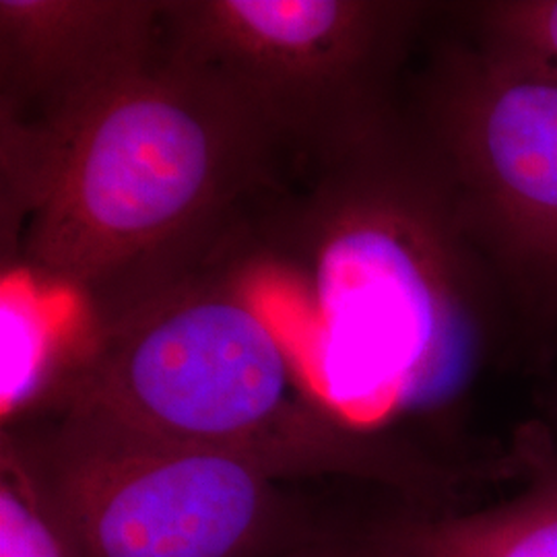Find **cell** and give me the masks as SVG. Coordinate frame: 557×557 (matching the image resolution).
Instances as JSON below:
<instances>
[{"mask_svg": "<svg viewBox=\"0 0 557 557\" xmlns=\"http://www.w3.org/2000/svg\"><path fill=\"white\" fill-rule=\"evenodd\" d=\"M73 557H275L341 524L287 481L195 446L62 413L4 428Z\"/></svg>", "mask_w": 557, "mask_h": 557, "instance_id": "277c9868", "label": "cell"}, {"mask_svg": "<svg viewBox=\"0 0 557 557\" xmlns=\"http://www.w3.org/2000/svg\"><path fill=\"white\" fill-rule=\"evenodd\" d=\"M161 54V0H0V124L52 137Z\"/></svg>", "mask_w": 557, "mask_h": 557, "instance_id": "8992f818", "label": "cell"}, {"mask_svg": "<svg viewBox=\"0 0 557 557\" xmlns=\"http://www.w3.org/2000/svg\"><path fill=\"white\" fill-rule=\"evenodd\" d=\"M275 557H405L384 535L382 522L368 527H345L322 537L304 541Z\"/></svg>", "mask_w": 557, "mask_h": 557, "instance_id": "8fae6325", "label": "cell"}, {"mask_svg": "<svg viewBox=\"0 0 557 557\" xmlns=\"http://www.w3.org/2000/svg\"><path fill=\"white\" fill-rule=\"evenodd\" d=\"M0 557H73L9 440L0 444Z\"/></svg>", "mask_w": 557, "mask_h": 557, "instance_id": "9c48e42d", "label": "cell"}, {"mask_svg": "<svg viewBox=\"0 0 557 557\" xmlns=\"http://www.w3.org/2000/svg\"><path fill=\"white\" fill-rule=\"evenodd\" d=\"M411 13L366 0H168L161 46L244 103L283 158L319 172L379 147Z\"/></svg>", "mask_w": 557, "mask_h": 557, "instance_id": "5b68a950", "label": "cell"}, {"mask_svg": "<svg viewBox=\"0 0 557 557\" xmlns=\"http://www.w3.org/2000/svg\"><path fill=\"white\" fill-rule=\"evenodd\" d=\"M57 409L242 458L283 481L349 478L434 506L438 479L359 436L308 391L259 296L211 252L101 317ZM44 419V418H41Z\"/></svg>", "mask_w": 557, "mask_h": 557, "instance_id": "3957f363", "label": "cell"}, {"mask_svg": "<svg viewBox=\"0 0 557 557\" xmlns=\"http://www.w3.org/2000/svg\"><path fill=\"white\" fill-rule=\"evenodd\" d=\"M0 158L23 230L11 267L79 296L98 320L205 259L278 190L283 156L244 103L161 46L57 135L2 126Z\"/></svg>", "mask_w": 557, "mask_h": 557, "instance_id": "7a4b0ae2", "label": "cell"}, {"mask_svg": "<svg viewBox=\"0 0 557 557\" xmlns=\"http://www.w3.org/2000/svg\"><path fill=\"white\" fill-rule=\"evenodd\" d=\"M405 557H557V473L473 512L416 510L382 522Z\"/></svg>", "mask_w": 557, "mask_h": 557, "instance_id": "ba28073f", "label": "cell"}, {"mask_svg": "<svg viewBox=\"0 0 557 557\" xmlns=\"http://www.w3.org/2000/svg\"><path fill=\"white\" fill-rule=\"evenodd\" d=\"M442 124L467 195L557 260V73L496 46L453 87Z\"/></svg>", "mask_w": 557, "mask_h": 557, "instance_id": "52a82bcc", "label": "cell"}, {"mask_svg": "<svg viewBox=\"0 0 557 557\" xmlns=\"http://www.w3.org/2000/svg\"><path fill=\"white\" fill-rule=\"evenodd\" d=\"M498 48L557 73V0L518 2L494 13Z\"/></svg>", "mask_w": 557, "mask_h": 557, "instance_id": "30bf717a", "label": "cell"}, {"mask_svg": "<svg viewBox=\"0 0 557 557\" xmlns=\"http://www.w3.org/2000/svg\"><path fill=\"white\" fill-rule=\"evenodd\" d=\"M379 156L314 172L299 202L271 197L227 260L333 418L442 471L393 428L457 397L473 366L448 205L386 172Z\"/></svg>", "mask_w": 557, "mask_h": 557, "instance_id": "6da1fadb", "label": "cell"}]
</instances>
